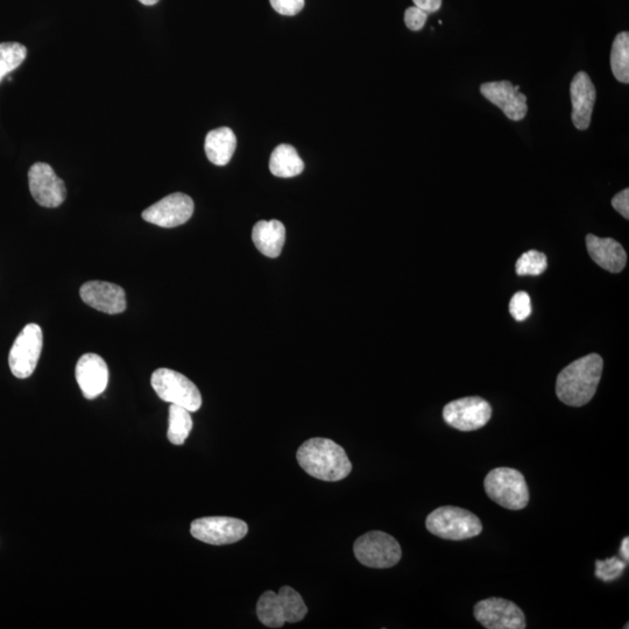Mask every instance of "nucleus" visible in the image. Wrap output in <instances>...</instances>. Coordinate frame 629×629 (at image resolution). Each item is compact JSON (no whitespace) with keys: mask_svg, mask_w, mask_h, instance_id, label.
<instances>
[{"mask_svg":"<svg viewBox=\"0 0 629 629\" xmlns=\"http://www.w3.org/2000/svg\"><path fill=\"white\" fill-rule=\"evenodd\" d=\"M603 367L604 360L597 353L575 360L558 374L557 398L571 407L589 404L602 379Z\"/></svg>","mask_w":629,"mask_h":629,"instance_id":"1","label":"nucleus"},{"mask_svg":"<svg viewBox=\"0 0 629 629\" xmlns=\"http://www.w3.org/2000/svg\"><path fill=\"white\" fill-rule=\"evenodd\" d=\"M296 458L309 476L324 482H339L352 471V464L345 450L329 438H310L301 445Z\"/></svg>","mask_w":629,"mask_h":629,"instance_id":"2","label":"nucleus"},{"mask_svg":"<svg viewBox=\"0 0 629 629\" xmlns=\"http://www.w3.org/2000/svg\"><path fill=\"white\" fill-rule=\"evenodd\" d=\"M308 609L298 591L284 586L279 593L266 591L257 604L260 623L268 628H281L285 624H295L306 618Z\"/></svg>","mask_w":629,"mask_h":629,"instance_id":"3","label":"nucleus"},{"mask_svg":"<svg viewBox=\"0 0 629 629\" xmlns=\"http://www.w3.org/2000/svg\"><path fill=\"white\" fill-rule=\"evenodd\" d=\"M426 527L431 534L449 541L473 539L483 532L482 521L476 514L454 506L440 507L431 512Z\"/></svg>","mask_w":629,"mask_h":629,"instance_id":"4","label":"nucleus"},{"mask_svg":"<svg viewBox=\"0 0 629 629\" xmlns=\"http://www.w3.org/2000/svg\"><path fill=\"white\" fill-rule=\"evenodd\" d=\"M487 496L506 510H524L529 504V490L524 475L512 468L492 470L484 480Z\"/></svg>","mask_w":629,"mask_h":629,"instance_id":"5","label":"nucleus"},{"mask_svg":"<svg viewBox=\"0 0 629 629\" xmlns=\"http://www.w3.org/2000/svg\"><path fill=\"white\" fill-rule=\"evenodd\" d=\"M151 384L158 397L171 405L186 408L190 413L199 411L202 406L199 388L179 372L159 369L152 374Z\"/></svg>","mask_w":629,"mask_h":629,"instance_id":"6","label":"nucleus"},{"mask_svg":"<svg viewBox=\"0 0 629 629\" xmlns=\"http://www.w3.org/2000/svg\"><path fill=\"white\" fill-rule=\"evenodd\" d=\"M353 551L360 563L373 569L392 568L402 557L399 542L392 535L379 530L360 536L353 546Z\"/></svg>","mask_w":629,"mask_h":629,"instance_id":"7","label":"nucleus"},{"mask_svg":"<svg viewBox=\"0 0 629 629\" xmlns=\"http://www.w3.org/2000/svg\"><path fill=\"white\" fill-rule=\"evenodd\" d=\"M44 346V335L38 324H27L14 341L9 356V365L14 377L30 378L37 369Z\"/></svg>","mask_w":629,"mask_h":629,"instance_id":"8","label":"nucleus"},{"mask_svg":"<svg viewBox=\"0 0 629 629\" xmlns=\"http://www.w3.org/2000/svg\"><path fill=\"white\" fill-rule=\"evenodd\" d=\"M190 533L196 540L212 546H225L243 540L249 527L245 521L235 518L208 517L193 521Z\"/></svg>","mask_w":629,"mask_h":629,"instance_id":"9","label":"nucleus"},{"mask_svg":"<svg viewBox=\"0 0 629 629\" xmlns=\"http://www.w3.org/2000/svg\"><path fill=\"white\" fill-rule=\"evenodd\" d=\"M492 418V407L486 400L470 397L451 401L443 409V419L459 431L482 429Z\"/></svg>","mask_w":629,"mask_h":629,"instance_id":"10","label":"nucleus"},{"mask_svg":"<svg viewBox=\"0 0 629 629\" xmlns=\"http://www.w3.org/2000/svg\"><path fill=\"white\" fill-rule=\"evenodd\" d=\"M475 618L487 629H525L526 618L518 605L503 598L480 600Z\"/></svg>","mask_w":629,"mask_h":629,"instance_id":"11","label":"nucleus"},{"mask_svg":"<svg viewBox=\"0 0 629 629\" xmlns=\"http://www.w3.org/2000/svg\"><path fill=\"white\" fill-rule=\"evenodd\" d=\"M28 185H30L33 199L45 208H58L67 197V188L54 169L37 162L30 168L28 172Z\"/></svg>","mask_w":629,"mask_h":629,"instance_id":"12","label":"nucleus"},{"mask_svg":"<svg viewBox=\"0 0 629 629\" xmlns=\"http://www.w3.org/2000/svg\"><path fill=\"white\" fill-rule=\"evenodd\" d=\"M194 201L186 194L175 193L154 203L143 212L146 222L158 225L160 228H176L185 224L194 214Z\"/></svg>","mask_w":629,"mask_h":629,"instance_id":"13","label":"nucleus"},{"mask_svg":"<svg viewBox=\"0 0 629 629\" xmlns=\"http://www.w3.org/2000/svg\"><path fill=\"white\" fill-rule=\"evenodd\" d=\"M81 298L88 306L109 315L125 312L126 294L118 285L104 281H89L81 287Z\"/></svg>","mask_w":629,"mask_h":629,"instance_id":"14","label":"nucleus"},{"mask_svg":"<svg viewBox=\"0 0 629 629\" xmlns=\"http://www.w3.org/2000/svg\"><path fill=\"white\" fill-rule=\"evenodd\" d=\"M75 374L83 397L88 400L100 397L108 387V365L101 356L95 355V353H87L79 359Z\"/></svg>","mask_w":629,"mask_h":629,"instance_id":"15","label":"nucleus"},{"mask_svg":"<svg viewBox=\"0 0 629 629\" xmlns=\"http://www.w3.org/2000/svg\"><path fill=\"white\" fill-rule=\"evenodd\" d=\"M480 93L487 101L498 106L505 113L508 119L513 122H520L525 119L528 112L527 96L515 93L514 86L510 81L484 83L480 87Z\"/></svg>","mask_w":629,"mask_h":629,"instance_id":"16","label":"nucleus"},{"mask_svg":"<svg viewBox=\"0 0 629 629\" xmlns=\"http://www.w3.org/2000/svg\"><path fill=\"white\" fill-rule=\"evenodd\" d=\"M572 103L571 119L577 130H588L591 124L593 108H595L597 91L590 76L579 72L570 86Z\"/></svg>","mask_w":629,"mask_h":629,"instance_id":"17","label":"nucleus"},{"mask_svg":"<svg viewBox=\"0 0 629 629\" xmlns=\"http://www.w3.org/2000/svg\"><path fill=\"white\" fill-rule=\"evenodd\" d=\"M586 249L597 265L611 273H620L627 264V254L623 245L612 238L586 237Z\"/></svg>","mask_w":629,"mask_h":629,"instance_id":"18","label":"nucleus"},{"mask_svg":"<svg viewBox=\"0 0 629 629\" xmlns=\"http://www.w3.org/2000/svg\"><path fill=\"white\" fill-rule=\"evenodd\" d=\"M252 239L259 252L268 258H278L286 240L285 225L277 219L260 221L254 225Z\"/></svg>","mask_w":629,"mask_h":629,"instance_id":"19","label":"nucleus"},{"mask_svg":"<svg viewBox=\"0 0 629 629\" xmlns=\"http://www.w3.org/2000/svg\"><path fill=\"white\" fill-rule=\"evenodd\" d=\"M237 138L229 127H221L208 133L204 150L211 164L228 165L235 153Z\"/></svg>","mask_w":629,"mask_h":629,"instance_id":"20","label":"nucleus"},{"mask_svg":"<svg viewBox=\"0 0 629 629\" xmlns=\"http://www.w3.org/2000/svg\"><path fill=\"white\" fill-rule=\"evenodd\" d=\"M270 169L278 178H294L303 172L305 162L293 146L282 144L275 148L271 155Z\"/></svg>","mask_w":629,"mask_h":629,"instance_id":"21","label":"nucleus"},{"mask_svg":"<svg viewBox=\"0 0 629 629\" xmlns=\"http://www.w3.org/2000/svg\"><path fill=\"white\" fill-rule=\"evenodd\" d=\"M193 429V419L186 408L171 405L169 407V421L167 437L174 445L185 444L190 431Z\"/></svg>","mask_w":629,"mask_h":629,"instance_id":"22","label":"nucleus"},{"mask_svg":"<svg viewBox=\"0 0 629 629\" xmlns=\"http://www.w3.org/2000/svg\"><path fill=\"white\" fill-rule=\"evenodd\" d=\"M611 68L614 77L621 83H629V33L621 32L613 41Z\"/></svg>","mask_w":629,"mask_h":629,"instance_id":"23","label":"nucleus"},{"mask_svg":"<svg viewBox=\"0 0 629 629\" xmlns=\"http://www.w3.org/2000/svg\"><path fill=\"white\" fill-rule=\"evenodd\" d=\"M27 56V48L19 42L0 44V82L5 76L16 70Z\"/></svg>","mask_w":629,"mask_h":629,"instance_id":"24","label":"nucleus"},{"mask_svg":"<svg viewBox=\"0 0 629 629\" xmlns=\"http://www.w3.org/2000/svg\"><path fill=\"white\" fill-rule=\"evenodd\" d=\"M548 268V260L546 254L530 250L519 258L517 261V265H515V271L519 277H527V275H532V277H537V275H541Z\"/></svg>","mask_w":629,"mask_h":629,"instance_id":"25","label":"nucleus"},{"mask_svg":"<svg viewBox=\"0 0 629 629\" xmlns=\"http://www.w3.org/2000/svg\"><path fill=\"white\" fill-rule=\"evenodd\" d=\"M627 563L618 557L596 561V576L603 582H613L623 576Z\"/></svg>","mask_w":629,"mask_h":629,"instance_id":"26","label":"nucleus"},{"mask_svg":"<svg viewBox=\"0 0 629 629\" xmlns=\"http://www.w3.org/2000/svg\"><path fill=\"white\" fill-rule=\"evenodd\" d=\"M532 300L526 292L513 295L510 302V313L515 321L524 322L532 315Z\"/></svg>","mask_w":629,"mask_h":629,"instance_id":"27","label":"nucleus"},{"mask_svg":"<svg viewBox=\"0 0 629 629\" xmlns=\"http://www.w3.org/2000/svg\"><path fill=\"white\" fill-rule=\"evenodd\" d=\"M275 11L282 16H296L305 7V0H270Z\"/></svg>","mask_w":629,"mask_h":629,"instance_id":"28","label":"nucleus"},{"mask_svg":"<svg viewBox=\"0 0 629 629\" xmlns=\"http://www.w3.org/2000/svg\"><path fill=\"white\" fill-rule=\"evenodd\" d=\"M427 19L428 13L416 6L409 7L405 13V24L413 32L421 31L424 25H426Z\"/></svg>","mask_w":629,"mask_h":629,"instance_id":"29","label":"nucleus"},{"mask_svg":"<svg viewBox=\"0 0 629 629\" xmlns=\"http://www.w3.org/2000/svg\"><path fill=\"white\" fill-rule=\"evenodd\" d=\"M612 207L616 209L621 216L629 218V189L626 188L613 197Z\"/></svg>","mask_w":629,"mask_h":629,"instance_id":"30","label":"nucleus"},{"mask_svg":"<svg viewBox=\"0 0 629 629\" xmlns=\"http://www.w3.org/2000/svg\"><path fill=\"white\" fill-rule=\"evenodd\" d=\"M416 7L430 14L441 9L442 0H413Z\"/></svg>","mask_w":629,"mask_h":629,"instance_id":"31","label":"nucleus"},{"mask_svg":"<svg viewBox=\"0 0 629 629\" xmlns=\"http://www.w3.org/2000/svg\"><path fill=\"white\" fill-rule=\"evenodd\" d=\"M620 554L623 556V560L628 563L629 561V539L625 537L623 543H621Z\"/></svg>","mask_w":629,"mask_h":629,"instance_id":"32","label":"nucleus"},{"mask_svg":"<svg viewBox=\"0 0 629 629\" xmlns=\"http://www.w3.org/2000/svg\"><path fill=\"white\" fill-rule=\"evenodd\" d=\"M139 2H140L141 4L146 5V6H153V5H155V4H158V3H159V0H139Z\"/></svg>","mask_w":629,"mask_h":629,"instance_id":"33","label":"nucleus"},{"mask_svg":"<svg viewBox=\"0 0 629 629\" xmlns=\"http://www.w3.org/2000/svg\"><path fill=\"white\" fill-rule=\"evenodd\" d=\"M514 91H515V93H519V91H520V86H514Z\"/></svg>","mask_w":629,"mask_h":629,"instance_id":"34","label":"nucleus"}]
</instances>
